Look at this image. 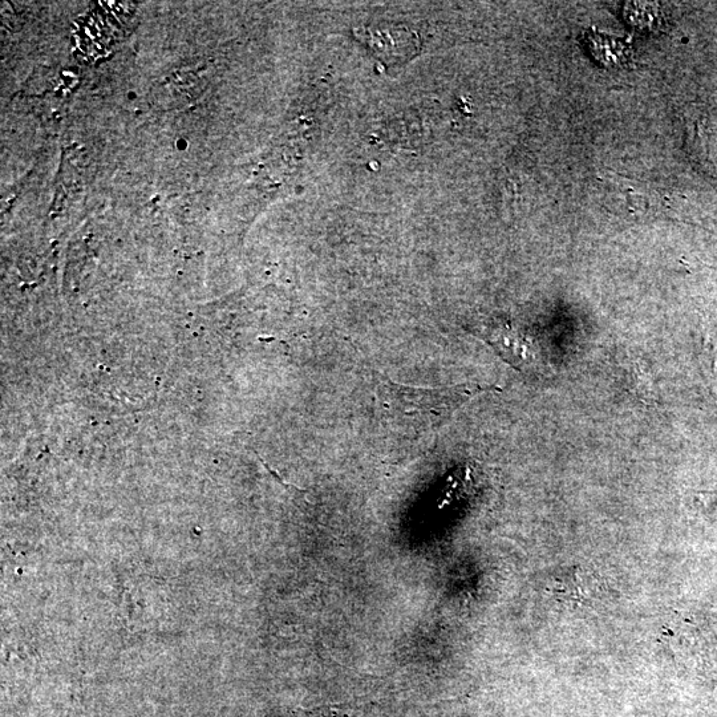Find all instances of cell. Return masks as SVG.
Returning <instances> with one entry per match:
<instances>
[{
    "label": "cell",
    "mask_w": 717,
    "mask_h": 717,
    "mask_svg": "<svg viewBox=\"0 0 717 717\" xmlns=\"http://www.w3.org/2000/svg\"><path fill=\"white\" fill-rule=\"evenodd\" d=\"M477 388H415L382 380L378 387L380 415L403 435L435 432Z\"/></svg>",
    "instance_id": "1"
},
{
    "label": "cell",
    "mask_w": 717,
    "mask_h": 717,
    "mask_svg": "<svg viewBox=\"0 0 717 717\" xmlns=\"http://www.w3.org/2000/svg\"><path fill=\"white\" fill-rule=\"evenodd\" d=\"M549 597L570 607H593L605 594L601 575L582 565L561 566L549 573Z\"/></svg>",
    "instance_id": "2"
},
{
    "label": "cell",
    "mask_w": 717,
    "mask_h": 717,
    "mask_svg": "<svg viewBox=\"0 0 717 717\" xmlns=\"http://www.w3.org/2000/svg\"><path fill=\"white\" fill-rule=\"evenodd\" d=\"M484 338L500 354L502 358L514 367H521L529 360V346L524 336L510 327L509 324H497L486 328Z\"/></svg>",
    "instance_id": "3"
},
{
    "label": "cell",
    "mask_w": 717,
    "mask_h": 717,
    "mask_svg": "<svg viewBox=\"0 0 717 717\" xmlns=\"http://www.w3.org/2000/svg\"><path fill=\"white\" fill-rule=\"evenodd\" d=\"M585 42L594 58L603 66H619L630 58V47L614 36L603 35L597 30L586 32Z\"/></svg>",
    "instance_id": "4"
},
{
    "label": "cell",
    "mask_w": 717,
    "mask_h": 717,
    "mask_svg": "<svg viewBox=\"0 0 717 717\" xmlns=\"http://www.w3.org/2000/svg\"><path fill=\"white\" fill-rule=\"evenodd\" d=\"M656 3H627L625 19L638 28H654L660 20V8Z\"/></svg>",
    "instance_id": "5"
},
{
    "label": "cell",
    "mask_w": 717,
    "mask_h": 717,
    "mask_svg": "<svg viewBox=\"0 0 717 717\" xmlns=\"http://www.w3.org/2000/svg\"><path fill=\"white\" fill-rule=\"evenodd\" d=\"M297 717H350L346 706H323L299 712Z\"/></svg>",
    "instance_id": "6"
},
{
    "label": "cell",
    "mask_w": 717,
    "mask_h": 717,
    "mask_svg": "<svg viewBox=\"0 0 717 717\" xmlns=\"http://www.w3.org/2000/svg\"><path fill=\"white\" fill-rule=\"evenodd\" d=\"M695 500L706 512L717 514V492L698 493L696 494Z\"/></svg>",
    "instance_id": "7"
},
{
    "label": "cell",
    "mask_w": 717,
    "mask_h": 717,
    "mask_svg": "<svg viewBox=\"0 0 717 717\" xmlns=\"http://www.w3.org/2000/svg\"><path fill=\"white\" fill-rule=\"evenodd\" d=\"M178 144H180V145H178V148H180V149H185L186 147H188V144H186L185 141H182V140Z\"/></svg>",
    "instance_id": "8"
}]
</instances>
